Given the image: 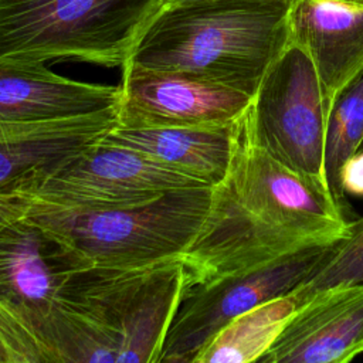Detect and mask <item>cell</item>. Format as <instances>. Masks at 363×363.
I'll return each instance as SVG.
<instances>
[{
    "label": "cell",
    "mask_w": 363,
    "mask_h": 363,
    "mask_svg": "<svg viewBox=\"0 0 363 363\" xmlns=\"http://www.w3.org/2000/svg\"><path fill=\"white\" fill-rule=\"evenodd\" d=\"M347 225L343 207L325 187L261 146L250 104L234 122L231 162L224 179L213 186L204 227L182 259L194 286L333 245Z\"/></svg>",
    "instance_id": "cell-1"
},
{
    "label": "cell",
    "mask_w": 363,
    "mask_h": 363,
    "mask_svg": "<svg viewBox=\"0 0 363 363\" xmlns=\"http://www.w3.org/2000/svg\"><path fill=\"white\" fill-rule=\"evenodd\" d=\"M289 6L285 0L160 4L126 64L204 79L254 96L289 43Z\"/></svg>",
    "instance_id": "cell-2"
},
{
    "label": "cell",
    "mask_w": 363,
    "mask_h": 363,
    "mask_svg": "<svg viewBox=\"0 0 363 363\" xmlns=\"http://www.w3.org/2000/svg\"><path fill=\"white\" fill-rule=\"evenodd\" d=\"M190 288L182 257L129 268L94 265L65 282L57 303L95 335L112 363H157Z\"/></svg>",
    "instance_id": "cell-3"
},
{
    "label": "cell",
    "mask_w": 363,
    "mask_h": 363,
    "mask_svg": "<svg viewBox=\"0 0 363 363\" xmlns=\"http://www.w3.org/2000/svg\"><path fill=\"white\" fill-rule=\"evenodd\" d=\"M213 186L172 190L150 203L77 210L34 199L27 214L48 228L92 267L129 268L182 257L207 220Z\"/></svg>",
    "instance_id": "cell-4"
},
{
    "label": "cell",
    "mask_w": 363,
    "mask_h": 363,
    "mask_svg": "<svg viewBox=\"0 0 363 363\" xmlns=\"http://www.w3.org/2000/svg\"><path fill=\"white\" fill-rule=\"evenodd\" d=\"M160 0H0V58L123 67Z\"/></svg>",
    "instance_id": "cell-5"
},
{
    "label": "cell",
    "mask_w": 363,
    "mask_h": 363,
    "mask_svg": "<svg viewBox=\"0 0 363 363\" xmlns=\"http://www.w3.org/2000/svg\"><path fill=\"white\" fill-rule=\"evenodd\" d=\"M89 267L27 216L0 231V345L7 363H58L50 316L60 289Z\"/></svg>",
    "instance_id": "cell-6"
},
{
    "label": "cell",
    "mask_w": 363,
    "mask_h": 363,
    "mask_svg": "<svg viewBox=\"0 0 363 363\" xmlns=\"http://www.w3.org/2000/svg\"><path fill=\"white\" fill-rule=\"evenodd\" d=\"M251 113L261 146L284 166L329 191L322 88L302 48L288 43L271 64L252 96Z\"/></svg>",
    "instance_id": "cell-7"
},
{
    "label": "cell",
    "mask_w": 363,
    "mask_h": 363,
    "mask_svg": "<svg viewBox=\"0 0 363 363\" xmlns=\"http://www.w3.org/2000/svg\"><path fill=\"white\" fill-rule=\"evenodd\" d=\"M101 139L50 176L34 197L67 208L112 210L142 206L172 190L208 186L152 156Z\"/></svg>",
    "instance_id": "cell-8"
},
{
    "label": "cell",
    "mask_w": 363,
    "mask_h": 363,
    "mask_svg": "<svg viewBox=\"0 0 363 363\" xmlns=\"http://www.w3.org/2000/svg\"><path fill=\"white\" fill-rule=\"evenodd\" d=\"M329 247L191 286L167 330L157 363H193L200 349L231 319L298 288L323 261Z\"/></svg>",
    "instance_id": "cell-9"
},
{
    "label": "cell",
    "mask_w": 363,
    "mask_h": 363,
    "mask_svg": "<svg viewBox=\"0 0 363 363\" xmlns=\"http://www.w3.org/2000/svg\"><path fill=\"white\" fill-rule=\"evenodd\" d=\"M116 126L122 128H214L231 125L252 96L204 79L122 67Z\"/></svg>",
    "instance_id": "cell-10"
},
{
    "label": "cell",
    "mask_w": 363,
    "mask_h": 363,
    "mask_svg": "<svg viewBox=\"0 0 363 363\" xmlns=\"http://www.w3.org/2000/svg\"><path fill=\"white\" fill-rule=\"evenodd\" d=\"M116 123V108L47 122L0 121V191L35 194L50 176Z\"/></svg>",
    "instance_id": "cell-11"
},
{
    "label": "cell",
    "mask_w": 363,
    "mask_h": 363,
    "mask_svg": "<svg viewBox=\"0 0 363 363\" xmlns=\"http://www.w3.org/2000/svg\"><path fill=\"white\" fill-rule=\"evenodd\" d=\"M362 353L363 282H357L311 296L259 363H347Z\"/></svg>",
    "instance_id": "cell-12"
},
{
    "label": "cell",
    "mask_w": 363,
    "mask_h": 363,
    "mask_svg": "<svg viewBox=\"0 0 363 363\" xmlns=\"http://www.w3.org/2000/svg\"><path fill=\"white\" fill-rule=\"evenodd\" d=\"M289 43L311 58L328 113L363 75V6L337 0H295L288 11Z\"/></svg>",
    "instance_id": "cell-13"
},
{
    "label": "cell",
    "mask_w": 363,
    "mask_h": 363,
    "mask_svg": "<svg viewBox=\"0 0 363 363\" xmlns=\"http://www.w3.org/2000/svg\"><path fill=\"white\" fill-rule=\"evenodd\" d=\"M119 85L77 81L45 62L0 58V121L47 122L115 109Z\"/></svg>",
    "instance_id": "cell-14"
},
{
    "label": "cell",
    "mask_w": 363,
    "mask_h": 363,
    "mask_svg": "<svg viewBox=\"0 0 363 363\" xmlns=\"http://www.w3.org/2000/svg\"><path fill=\"white\" fill-rule=\"evenodd\" d=\"M234 122L214 128L113 126L101 142L145 153L204 184L216 186L231 162Z\"/></svg>",
    "instance_id": "cell-15"
},
{
    "label": "cell",
    "mask_w": 363,
    "mask_h": 363,
    "mask_svg": "<svg viewBox=\"0 0 363 363\" xmlns=\"http://www.w3.org/2000/svg\"><path fill=\"white\" fill-rule=\"evenodd\" d=\"M299 306L291 291L245 311L217 330L193 363L261 362Z\"/></svg>",
    "instance_id": "cell-16"
},
{
    "label": "cell",
    "mask_w": 363,
    "mask_h": 363,
    "mask_svg": "<svg viewBox=\"0 0 363 363\" xmlns=\"http://www.w3.org/2000/svg\"><path fill=\"white\" fill-rule=\"evenodd\" d=\"M363 143V75L333 104L326 119L325 177L335 201L343 207L345 194L339 183L342 164Z\"/></svg>",
    "instance_id": "cell-17"
},
{
    "label": "cell",
    "mask_w": 363,
    "mask_h": 363,
    "mask_svg": "<svg viewBox=\"0 0 363 363\" xmlns=\"http://www.w3.org/2000/svg\"><path fill=\"white\" fill-rule=\"evenodd\" d=\"M357 282H363V216L349 221L346 235L329 247L313 274L292 292L303 305L319 291Z\"/></svg>",
    "instance_id": "cell-18"
},
{
    "label": "cell",
    "mask_w": 363,
    "mask_h": 363,
    "mask_svg": "<svg viewBox=\"0 0 363 363\" xmlns=\"http://www.w3.org/2000/svg\"><path fill=\"white\" fill-rule=\"evenodd\" d=\"M34 199V194L27 191H0V231L26 217Z\"/></svg>",
    "instance_id": "cell-19"
},
{
    "label": "cell",
    "mask_w": 363,
    "mask_h": 363,
    "mask_svg": "<svg viewBox=\"0 0 363 363\" xmlns=\"http://www.w3.org/2000/svg\"><path fill=\"white\" fill-rule=\"evenodd\" d=\"M339 183L342 193L363 197V149L353 153L340 167Z\"/></svg>",
    "instance_id": "cell-20"
},
{
    "label": "cell",
    "mask_w": 363,
    "mask_h": 363,
    "mask_svg": "<svg viewBox=\"0 0 363 363\" xmlns=\"http://www.w3.org/2000/svg\"><path fill=\"white\" fill-rule=\"evenodd\" d=\"M179 1H190V0H160V4H169V3H179ZM285 1H295V0H285Z\"/></svg>",
    "instance_id": "cell-21"
},
{
    "label": "cell",
    "mask_w": 363,
    "mask_h": 363,
    "mask_svg": "<svg viewBox=\"0 0 363 363\" xmlns=\"http://www.w3.org/2000/svg\"><path fill=\"white\" fill-rule=\"evenodd\" d=\"M337 1H345V3H350V4L363 6V0H337Z\"/></svg>",
    "instance_id": "cell-22"
},
{
    "label": "cell",
    "mask_w": 363,
    "mask_h": 363,
    "mask_svg": "<svg viewBox=\"0 0 363 363\" xmlns=\"http://www.w3.org/2000/svg\"><path fill=\"white\" fill-rule=\"evenodd\" d=\"M0 363H7V357L4 354V350L1 347V345H0Z\"/></svg>",
    "instance_id": "cell-23"
},
{
    "label": "cell",
    "mask_w": 363,
    "mask_h": 363,
    "mask_svg": "<svg viewBox=\"0 0 363 363\" xmlns=\"http://www.w3.org/2000/svg\"><path fill=\"white\" fill-rule=\"evenodd\" d=\"M360 147H362V149H363V143H362V146H360Z\"/></svg>",
    "instance_id": "cell-24"
}]
</instances>
